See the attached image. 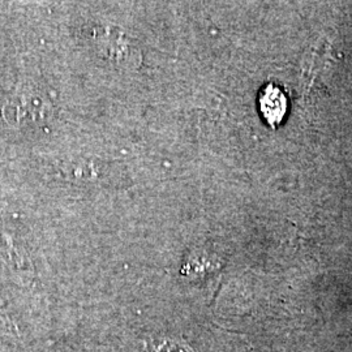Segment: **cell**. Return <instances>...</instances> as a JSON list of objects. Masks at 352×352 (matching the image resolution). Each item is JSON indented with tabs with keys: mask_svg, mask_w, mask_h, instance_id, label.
<instances>
[{
	"mask_svg": "<svg viewBox=\"0 0 352 352\" xmlns=\"http://www.w3.org/2000/svg\"><path fill=\"white\" fill-rule=\"evenodd\" d=\"M286 98L279 89L269 85L264 89L260 97V107L264 113L265 119L276 126V123L280 122L286 113Z\"/></svg>",
	"mask_w": 352,
	"mask_h": 352,
	"instance_id": "6da1fadb",
	"label": "cell"
},
{
	"mask_svg": "<svg viewBox=\"0 0 352 352\" xmlns=\"http://www.w3.org/2000/svg\"><path fill=\"white\" fill-rule=\"evenodd\" d=\"M151 352H193L188 346L180 340L167 337H158L151 340Z\"/></svg>",
	"mask_w": 352,
	"mask_h": 352,
	"instance_id": "7a4b0ae2",
	"label": "cell"
}]
</instances>
